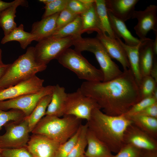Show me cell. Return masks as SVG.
I'll list each match as a JSON object with an SVG mask.
<instances>
[{"label": "cell", "mask_w": 157, "mask_h": 157, "mask_svg": "<svg viewBox=\"0 0 157 157\" xmlns=\"http://www.w3.org/2000/svg\"><path fill=\"white\" fill-rule=\"evenodd\" d=\"M79 88L84 95L94 99L104 113L111 116L126 114L141 100L138 85L130 68L111 80L85 81Z\"/></svg>", "instance_id": "1"}, {"label": "cell", "mask_w": 157, "mask_h": 157, "mask_svg": "<svg viewBox=\"0 0 157 157\" xmlns=\"http://www.w3.org/2000/svg\"><path fill=\"white\" fill-rule=\"evenodd\" d=\"M99 109L92 110L87 124L88 128L112 153H117L124 144V135L127 127L133 123L124 115L111 116Z\"/></svg>", "instance_id": "2"}, {"label": "cell", "mask_w": 157, "mask_h": 157, "mask_svg": "<svg viewBox=\"0 0 157 157\" xmlns=\"http://www.w3.org/2000/svg\"><path fill=\"white\" fill-rule=\"evenodd\" d=\"M81 119L71 115L62 118L45 115L35 126L31 132L43 135L59 143L67 141L82 125Z\"/></svg>", "instance_id": "3"}, {"label": "cell", "mask_w": 157, "mask_h": 157, "mask_svg": "<svg viewBox=\"0 0 157 157\" xmlns=\"http://www.w3.org/2000/svg\"><path fill=\"white\" fill-rule=\"evenodd\" d=\"M47 67V65L36 61L35 47H28L25 53L10 64L0 79V91L30 78L38 72L45 70Z\"/></svg>", "instance_id": "4"}, {"label": "cell", "mask_w": 157, "mask_h": 157, "mask_svg": "<svg viewBox=\"0 0 157 157\" xmlns=\"http://www.w3.org/2000/svg\"><path fill=\"white\" fill-rule=\"evenodd\" d=\"M73 45L76 51L81 53L87 51L93 53L100 67L104 76V82L108 81L118 77L122 72L113 61L105 48L96 37L75 39Z\"/></svg>", "instance_id": "5"}, {"label": "cell", "mask_w": 157, "mask_h": 157, "mask_svg": "<svg viewBox=\"0 0 157 157\" xmlns=\"http://www.w3.org/2000/svg\"><path fill=\"white\" fill-rule=\"evenodd\" d=\"M65 67L74 72L78 78L87 81H103L102 72L91 64L81 53L69 48L57 59Z\"/></svg>", "instance_id": "6"}, {"label": "cell", "mask_w": 157, "mask_h": 157, "mask_svg": "<svg viewBox=\"0 0 157 157\" xmlns=\"http://www.w3.org/2000/svg\"><path fill=\"white\" fill-rule=\"evenodd\" d=\"M75 38L70 36L62 38L50 36L39 42L35 47L37 62L47 65L51 60L57 59L66 49L73 45Z\"/></svg>", "instance_id": "7"}, {"label": "cell", "mask_w": 157, "mask_h": 157, "mask_svg": "<svg viewBox=\"0 0 157 157\" xmlns=\"http://www.w3.org/2000/svg\"><path fill=\"white\" fill-rule=\"evenodd\" d=\"M6 131L0 135V149H13L26 147L30 132L26 117L9 122L4 125Z\"/></svg>", "instance_id": "8"}, {"label": "cell", "mask_w": 157, "mask_h": 157, "mask_svg": "<svg viewBox=\"0 0 157 157\" xmlns=\"http://www.w3.org/2000/svg\"><path fill=\"white\" fill-rule=\"evenodd\" d=\"M96 108L101 109L96 101L83 94L78 88L74 92L67 93L63 116L71 115L88 121L92 110Z\"/></svg>", "instance_id": "9"}, {"label": "cell", "mask_w": 157, "mask_h": 157, "mask_svg": "<svg viewBox=\"0 0 157 157\" xmlns=\"http://www.w3.org/2000/svg\"><path fill=\"white\" fill-rule=\"evenodd\" d=\"M53 85L44 86L40 91L28 94L15 98L0 101V109L6 111L10 109L19 110L28 117L40 100L44 97L52 94Z\"/></svg>", "instance_id": "10"}, {"label": "cell", "mask_w": 157, "mask_h": 157, "mask_svg": "<svg viewBox=\"0 0 157 157\" xmlns=\"http://www.w3.org/2000/svg\"><path fill=\"white\" fill-rule=\"evenodd\" d=\"M157 6L150 5L143 10H135L132 19H136L138 23L134 27L136 35L141 41L147 39L149 32H157Z\"/></svg>", "instance_id": "11"}, {"label": "cell", "mask_w": 157, "mask_h": 157, "mask_svg": "<svg viewBox=\"0 0 157 157\" xmlns=\"http://www.w3.org/2000/svg\"><path fill=\"white\" fill-rule=\"evenodd\" d=\"M124 144H131L142 149L157 151V140L133 123L125 130L124 135Z\"/></svg>", "instance_id": "12"}, {"label": "cell", "mask_w": 157, "mask_h": 157, "mask_svg": "<svg viewBox=\"0 0 157 157\" xmlns=\"http://www.w3.org/2000/svg\"><path fill=\"white\" fill-rule=\"evenodd\" d=\"M44 80L36 75L25 81L0 91V101L15 98L40 91Z\"/></svg>", "instance_id": "13"}, {"label": "cell", "mask_w": 157, "mask_h": 157, "mask_svg": "<svg viewBox=\"0 0 157 157\" xmlns=\"http://www.w3.org/2000/svg\"><path fill=\"white\" fill-rule=\"evenodd\" d=\"M60 144L43 135L33 134L26 148L33 156L54 157Z\"/></svg>", "instance_id": "14"}, {"label": "cell", "mask_w": 157, "mask_h": 157, "mask_svg": "<svg viewBox=\"0 0 157 157\" xmlns=\"http://www.w3.org/2000/svg\"><path fill=\"white\" fill-rule=\"evenodd\" d=\"M96 38L103 45L111 58L115 59L120 63L124 70L130 68L126 52L116 39L112 38L102 33H97Z\"/></svg>", "instance_id": "15"}, {"label": "cell", "mask_w": 157, "mask_h": 157, "mask_svg": "<svg viewBox=\"0 0 157 157\" xmlns=\"http://www.w3.org/2000/svg\"><path fill=\"white\" fill-rule=\"evenodd\" d=\"M107 10L125 22L131 18L138 0H105Z\"/></svg>", "instance_id": "16"}, {"label": "cell", "mask_w": 157, "mask_h": 157, "mask_svg": "<svg viewBox=\"0 0 157 157\" xmlns=\"http://www.w3.org/2000/svg\"><path fill=\"white\" fill-rule=\"evenodd\" d=\"M60 13L46 17L33 24L31 33L39 42L51 36L56 30V22Z\"/></svg>", "instance_id": "17"}, {"label": "cell", "mask_w": 157, "mask_h": 157, "mask_svg": "<svg viewBox=\"0 0 157 157\" xmlns=\"http://www.w3.org/2000/svg\"><path fill=\"white\" fill-rule=\"evenodd\" d=\"M153 40L149 38L142 41L139 49V65L142 77L150 75L154 58L153 50Z\"/></svg>", "instance_id": "18"}, {"label": "cell", "mask_w": 157, "mask_h": 157, "mask_svg": "<svg viewBox=\"0 0 157 157\" xmlns=\"http://www.w3.org/2000/svg\"><path fill=\"white\" fill-rule=\"evenodd\" d=\"M67 93L64 87L58 84L53 85L51 99L45 115L63 116V112Z\"/></svg>", "instance_id": "19"}, {"label": "cell", "mask_w": 157, "mask_h": 157, "mask_svg": "<svg viewBox=\"0 0 157 157\" xmlns=\"http://www.w3.org/2000/svg\"><path fill=\"white\" fill-rule=\"evenodd\" d=\"M87 148L84 155L86 157H113L107 147L88 129L86 135Z\"/></svg>", "instance_id": "20"}, {"label": "cell", "mask_w": 157, "mask_h": 157, "mask_svg": "<svg viewBox=\"0 0 157 157\" xmlns=\"http://www.w3.org/2000/svg\"><path fill=\"white\" fill-rule=\"evenodd\" d=\"M108 12L111 28L117 37L122 38L124 43L130 46H136L141 43L142 41L139 39L132 35L124 22L115 17L108 11Z\"/></svg>", "instance_id": "21"}, {"label": "cell", "mask_w": 157, "mask_h": 157, "mask_svg": "<svg viewBox=\"0 0 157 157\" xmlns=\"http://www.w3.org/2000/svg\"><path fill=\"white\" fill-rule=\"evenodd\" d=\"M26 1L16 0L11 6L1 12L0 14V26L3 29L5 35L8 34L17 27L14 21L17 8L19 6H26Z\"/></svg>", "instance_id": "22"}, {"label": "cell", "mask_w": 157, "mask_h": 157, "mask_svg": "<svg viewBox=\"0 0 157 157\" xmlns=\"http://www.w3.org/2000/svg\"><path fill=\"white\" fill-rule=\"evenodd\" d=\"M116 39L126 52L129 64L130 69L139 86L142 78L140 70L139 57V49L141 43L136 46H130L125 44L118 37H117Z\"/></svg>", "instance_id": "23"}, {"label": "cell", "mask_w": 157, "mask_h": 157, "mask_svg": "<svg viewBox=\"0 0 157 157\" xmlns=\"http://www.w3.org/2000/svg\"><path fill=\"white\" fill-rule=\"evenodd\" d=\"M80 16L82 22V34L94 31L96 32L97 33H102L96 12L95 2L85 12L81 14Z\"/></svg>", "instance_id": "24"}, {"label": "cell", "mask_w": 157, "mask_h": 157, "mask_svg": "<svg viewBox=\"0 0 157 157\" xmlns=\"http://www.w3.org/2000/svg\"><path fill=\"white\" fill-rule=\"evenodd\" d=\"M96 12L103 33L106 34L110 38L116 39L117 37L111 28L105 0H95Z\"/></svg>", "instance_id": "25"}, {"label": "cell", "mask_w": 157, "mask_h": 157, "mask_svg": "<svg viewBox=\"0 0 157 157\" xmlns=\"http://www.w3.org/2000/svg\"><path fill=\"white\" fill-rule=\"evenodd\" d=\"M124 115L140 129L157 139V118L137 115Z\"/></svg>", "instance_id": "26"}, {"label": "cell", "mask_w": 157, "mask_h": 157, "mask_svg": "<svg viewBox=\"0 0 157 157\" xmlns=\"http://www.w3.org/2000/svg\"><path fill=\"white\" fill-rule=\"evenodd\" d=\"M34 40H35L34 35L30 32L25 31L24 26L21 24L17 27L8 34L5 35L2 39L1 43L4 44L10 41H18L20 44L21 47L25 49Z\"/></svg>", "instance_id": "27"}, {"label": "cell", "mask_w": 157, "mask_h": 157, "mask_svg": "<svg viewBox=\"0 0 157 157\" xmlns=\"http://www.w3.org/2000/svg\"><path fill=\"white\" fill-rule=\"evenodd\" d=\"M51 97L52 94L44 97L31 113L26 117L30 132H31L38 123L45 115L47 109L51 101Z\"/></svg>", "instance_id": "28"}, {"label": "cell", "mask_w": 157, "mask_h": 157, "mask_svg": "<svg viewBox=\"0 0 157 157\" xmlns=\"http://www.w3.org/2000/svg\"><path fill=\"white\" fill-rule=\"evenodd\" d=\"M81 20L79 15L72 21L55 31L51 36L62 38L72 36L76 38L81 36Z\"/></svg>", "instance_id": "29"}, {"label": "cell", "mask_w": 157, "mask_h": 157, "mask_svg": "<svg viewBox=\"0 0 157 157\" xmlns=\"http://www.w3.org/2000/svg\"><path fill=\"white\" fill-rule=\"evenodd\" d=\"M88 129L87 123L82 125L77 141L67 157H81L84 155L85 149L87 145L86 135Z\"/></svg>", "instance_id": "30"}, {"label": "cell", "mask_w": 157, "mask_h": 157, "mask_svg": "<svg viewBox=\"0 0 157 157\" xmlns=\"http://www.w3.org/2000/svg\"><path fill=\"white\" fill-rule=\"evenodd\" d=\"M81 125L73 136L66 142L60 144L54 157H67L77 141L81 132Z\"/></svg>", "instance_id": "31"}, {"label": "cell", "mask_w": 157, "mask_h": 157, "mask_svg": "<svg viewBox=\"0 0 157 157\" xmlns=\"http://www.w3.org/2000/svg\"><path fill=\"white\" fill-rule=\"evenodd\" d=\"M157 83L150 75L142 77L139 86L141 99L152 95Z\"/></svg>", "instance_id": "32"}, {"label": "cell", "mask_w": 157, "mask_h": 157, "mask_svg": "<svg viewBox=\"0 0 157 157\" xmlns=\"http://www.w3.org/2000/svg\"><path fill=\"white\" fill-rule=\"evenodd\" d=\"M25 117L24 113L19 110L13 109L6 111L0 109V130L7 123L19 120Z\"/></svg>", "instance_id": "33"}, {"label": "cell", "mask_w": 157, "mask_h": 157, "mask_svg": "<svg viewBox=\"0 0 157 157\" xmlns=\"http://www.w3.org/2000/svg\"><path fill=\"white\" fill-rule=\"evenodd\" d=\"M68 0H53L50 3L45 5V11L42 18L60 13L66 8Z\"/></svg>", "instance_id": "34"}, {"label": "cell", "mask_w": 157, "mask_h": 157, "mask_svg": "<svg viewBox=\"0 0 157 157\" xmlns=\"http://www.w3.org/2000/svg\"><path fill=\"white\" fill-rule=\"evenodd\" d=\"M144 151L131 144H124L113 157H143Z\"/></svg>", "instance_id": "35"}, {"label": "cell", "mask_w": 157, "mask_h": 157, "mask_svg": "<svg viewBox=\"0 0 157 157\" xmlns=\"http://www.w3.org/2000/svg\"><path fill=\"white\" fill-rule=\"evenodd\" d=\"M156 102L157 100L152 95L145 98L133 105L126 114L123 115L129 116L136 114Z\"/></svg>", "instance_id": "36"}, {"label": "cell", "mask_w": 157, "mask_h": 157, "mask_svg": "<svg viewBox=\"0 0 157 157\" xmlns=\"http://www.w3.org/2000/svg\"><path fill=\"white\" fill-rule=\"evenodd\" d=\"M94 2L88 3L83 2L81 0H68L66 8L76 15H80L85 12Z\"/></svg>", "instance_id": "37"}, {"label": "cell", "mask_w": 157, "mask_h": 157, "mask_svg": "<svg viewBox=\"0 0 157 157\" xmlns=\"http://www.w3.org/2000/svg\"><path fill=\"white\" fill-rule=\"evenodd\" d=\"M78 15L73 13L66 8L60 12L57 18L56 31L72 21Z\"/></svg>", "instance_id": "38"}, {"label": "cell", "mask_w": 157, "mask_h": 157, "mask_svg": "<svg viewBox=\"0 0 157 157\" xmlns=\"http://www.w3.org/2000/svg\"><path fill=\"white\" fill-rule=\"evenodd\" d=\"M3 157H33L26 147L13 149H0Z\"/></svg>", "instance_id": "39"}, {"label": "cell", "mask_w": 157, "mask_h": 157, "mask_svg": "<svg viewBox=\"0 0 157 157\" xmlns=\"http://www.w3.org/2000/svg\"><path fill=\"white\" fill-rule=\"evenodd\" d=\"M134 115L157 118V102L148 106L138 113Z\"/></svg>", "instance_id": "40"}, {"label": "cell", "mask_w": 157, "mask_h": 157, "mask_svg": "<svg viewBox=\"0 0 157 157\" xmlns=\"http://www.w3.org/2000/svg\"><path fill=\"white\" fill-rule=\"evenodd\" d=\"M150 76L157 83V63L156 58H154L153 64L150 72Z\"/></svg>", "instance_id": "41"}, {"label": "cell", "mask_w": 157, "mask_h": 157, "mask_svg": "<svg viewBox=\"0 0 157 157\" xmlns=\"http://www.w3.org/2000/svg\"><path fill=\"white\" fill-rule=\"evenodd\" d=\"M16 0L10 2H7L0 0V12H1L13 4Z\"/></svg>", "instance_id": "42"}, {"label": "cell", "mask_w": 157, "mask_h": 157, "mask_svg": "<svg viewBox=\"0 0 157 157\" xmlns=\"http://www.w3.org/2000/svg\"><path fill=\"white\" fill-rule=\"evenodd\" d=\"M143 157H157V151L145 150Z\"/></svg>", "instance_id": "43"}, {"label": "cell", "mask_w": 157, "mask_h": 157, "mask_svg": "<svg viewBox=\"0 0 157 157\" xmlns=\"http://www.w3.org/2000/svg\"><path fill=\"white\" fill-rule=\"evenodd\" d=\"M155 35V40H153V50L154 58L157 55V32L154 33Z\"/></svg>", "instance_id": "44"}, {"label": "cell", "mask_w": 157, "mask_h": 157, "mask_svg": "<svg viewBox=\"0 0 157 157\" xmlns=\"http://www.w3.org/2000/svg\"><path fill=\"white\" fill-rule=\"evenodd\" d=\"M10 65V64H5L4 65L0 66V79L5 73Z\"/></svg>", "instance_id": "45"}, {"label": "cell", "mask_w": 157, "mask_h": 157, "mask_svg": "<svg viewBox=\"0 0 157 157\" xmlns=\"http://www.w3.org/2000/svg\"><path fill=\"white\" fill-rule=\"evenodd\" d=\"M152 96L156 100H157V87L154 91L152 95Z\"/></svg>", "instance_id": "46"}, {"label": "cell", "mask_w": 157, "mask_h": 157, "mask_svg": "<svg viewBox=\"0 0 157 157\" xmlns=\"http://www.w3.org/2000/svg\"><path fill=\"white\" fill-rule=\"evenodd\" d=\"M53 0H40L39 1L43 3L45 5L49 3L52 2Z\"/></svg>", "instance_id": "47"}, {"label": "cell", "mask_w": 157, "mask_h": 157, "mask_svg": "<svg viewBox=\"0 0 157 157\" xmlns=\"http://www.w3.org/2000/svg\"><path fill=\"white\" fill-rule=\"evenodd\" d=\"M1 53L2 51L1 49H0V66H2L4 65L5 64H3L1 60Z\"/></svg>", "instance_id": "48"}, {"label": "cell", "mask_w": 157, "mask_h": 157, "mask_svg": "<svg viewBox=\"0 0 157 157\" xmlns=\"http://www.w3.org/2000/svg\"><path fill=\"white\" fill-rule=\"evenodd\" d=\"M0 157H3L0 152Z\"/></svg>", "instance_id": "49"}, {"label": "cell", "mask_w": 157, "mask_h": 157, "mask_svg": "<svg viewBox=\"0 0 157 157\" xmlns=\"http://www.w3.org/2000/svg\"><path fill=\"white\" fill-rule=\"evenodd\" d=\"M81 157H86L84 155L83 156H81Z\"/></svg>", "instance_id": "50"}, {"label": "cell", "mask_w": 157, "mask_h": 157, "mask_svg": "<svg viewBox=\"0 0 157 157\" xmlns=\"http://www.w3.org/2000/svg\"><path fill=\"white\" fill-rule=\"evenodd\" d=\"M1 12H0V14L1 13Z\"/></svg>", "instance_id": "51"}, {"label": "cell", "mask_w": 157, "mask_h": 157, "mask_svg": "<svg viewBox=\"0 0 157 157\" xmlns=\"http://www.w3.org/2000/svg\"><path fill=\"white\" fill-rule=\"evenodd\" d=\"M33 157H36L33 156Z\"/></svg>", "instance_id": "52"}]
</instances>
